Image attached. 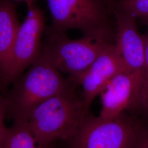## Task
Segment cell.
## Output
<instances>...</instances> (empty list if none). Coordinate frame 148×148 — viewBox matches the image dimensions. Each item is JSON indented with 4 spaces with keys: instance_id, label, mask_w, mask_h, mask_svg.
Segmentation results:
<instances>
[{
    "instance_id": "obj_1",
    "label": "cell",
    "mask_w": 148,
    "mask_h": 148,
    "mask_svg": "<svg viewBox=\"0 0 148 148\" xmlns=\"http://www.w3.org/2000/svg\"><path fill=\"white\" fill-rule=\"evenodd\" d=\"M73 87L70 79L39 57L4 96L6 119L28 120L40 104Z\"/></svg>"
},
{
    "instance_id": "obj_2",
    "label": "cell",
    "mask_w": 148,
    "mask_h": 148,
    "mask_svg": "<svg viewBox=\"0 0 148 148\" xmlns=\"http://www.w3.org/2000/svg\"><path fill=\"white\" fill-rule=\"evenodd\" d=\"M85 114L82 98L73 86L37 106L28 121L38 143L50 148L58 141L66 142L73 137Z\"/></svg>"
},
{
    "instance_id": "obj_3",
    "label": "cell",
    "mask_w": 148,
    "mask_h": 148,
    "mask_svg": "<svg viewBox=\"0 0 148 148\" xmlns=\"http://www.w3.org/2000/svg\"><path fill=\"white\" fill-rule=\"evenodd\" d=\"M42 44L40 57L61 73L68 75L73 82L91 65L99 54L112 42V37L104 35H84L71 39L66 32L49 28Z\"/></svg>"
},
{
    "instance_id": "obj_4",
    "label": "cell",
    "mask_w": 148,
    "mask_h": 148,
    "mask_svg": "<svg viewBox=\"0 0 148 148\" xmlns=\"http://www.w3.org/2000/svg\"><path fill=\"white\" fill-rule=\"evenodd\" d=\"M52 21L51 29L66 32L76 29L84 35L115 37L106 0H47Z\"/></svg>"
},
{
    "instance_id": "obj_5",
    "label": "cell",
    "mask_w": 148,
    "mask_h": 148,
    "mask_svg": "<svg viewBox=\"0 0 148 148\" xmlns=\"http://www.w3.org/2000/svg\"><path fill=\"white\" fill-rule=\"evenodd\" d=\"M142 130L125 113L109 120L85 114L69 148H134Z\"/></svg>"
},
{
    "instance_id": "obj_6",
    "label": "cell",
    "mask_w": 148,
    "mask_h": 148,
    "mask_svg": "<svg viewBox=\"0 0 148 148\" xmlns=\"http://www.w3.org/2000/svg\"><path fill=\"white\" fill-rule=\"evenodd\" d=\"M45 30V16L36 4L27 7V16L20 24L11 52L8 70L0 84L5 95L10 87L39 58Z\"/></svg>"
},
{
    "instance_id": "obj_7",
    "label": "cell",
    "mask_w": 148,
    "mask_h": 148,
    "mask_svg": "<svg viewBox=\"0 0 148 148\" xmlns=\"http://www.w3.org/2000/svg\"><path fill=\"white\" fill-rule=\"evenodd\" d=\"M143 79V75L126 70L117 74L101 91V107L98 117L112 119L140 106Z\"/></svg>"
},
{
    "instance_id": "obj_8",
    "label": "cell",
    "mask_w": 148,
    "mask_h": 148,
    "mask_svg": "<svg viewBox=\"0 0 148 148\" xmlns=\"http://www.w3.org/2000/svg\"><path fill=\"white\" fill-rule=\"evenodd\" d=\"M126 70L115 43L108 46L85 72L73 82L80 85L85 114L95 98L117 74Z\"/></svg>"
},
{
    "instance_id": "obj_9",
    "label": "cell",
    "mask_w": 148,
    "mask_h": 148,
    "mask_svg": "<svg viewBox=\"0 0 148 148\" xmlns=\"http://www.w3.org/2000/svg\"><path fill=\"white\" fill-rule=\"evenodd\" d=\"M116 29L114 43L126 71L143 75L145 58L144 36L138 32L136 18L114 10Z\"/></svg>"
},
{
    "instance_id": "obj_10",
    "label": "cell",
    "mask_w": 148,
    "mask_h": 148,
    "mask_svg": "<svg viewBox=\"0 0 148 148\" xmlns=\"http://www.w3.org/2000/svg\"><path fill=\"white\" fill-rule=\"evenodd\" d=\"M19 25L15 2L0 0V84L8 70Z\"/></svg>"
},
{
    "instance_id": "obj_11",
    "label": "cell",
    "mask_w": 148,
    "mask_h": 148,
    "mask_svg": "<svg viewBox=\"0 0 148 148\" xmlns=\"http://www.w3.org/2000/svg\"><path fill=\"white\" fill-rule=\"evenodd\" d=\"M1 148H44L36 140L28 120H16L7 127Z\"/></svg>"
},
{
    "instance_id": "obj_12",
    "label": "cell",
    "mask_w": 148,
    "mask_h": 148,
    "mask_svg": "<svg viewBox=\"0 0 148 148\" xmlns=\"http://www.w3.org/2000/svg\"><path fill=\"white\" fill-rule=\"evenodd\" d=\"M137 18L148 17V0H114L112 10Z\"/></svg>"
},
{
    "instance_id": "obj_13",
    "label": "cell",
    "mask_w": 148,
    "mask_h": 148,
    "mask_svg": "<svg viewBox=\"0 0 148 148\" xmlns=\"http://www.w3.org/2000/svg\"><path fill=\"white\" fill-rule=\"evenodd\" d=\"M144 38L145 45V58L140 106L148 112V32L144 35Z\"/></svg>"
},
{
    "instance_id": "obj_14",
    "label": "cell",
    "mask_w": 148,
    "mask_h": 148,
    "mask_svg": "<svg viewBox=\"0 0 148 148\" xmlns=\"http://www.w3.org/2000/svg\"><path fill=\"white\" fill-rule=\"evenodd\" d=\"M5 119L6 110L5 97L0 93V148H1L7 127L5 126Z\"/></svg>"
},
{
    "instance_id": "obj_15",
    "label": "cell",
    "mask_w": 148,
    "mask_h": 148,
    "mask_svg": "<svg viewBox=\"0 0 148 148\" xmlns=\"http://www.w3.org/2000/svg\"><path fill=\"white\" fill-rule=\"evenodd\" d=\"M134 148H148V133L142 131Z\"/></svg>"
},
{
    "instance_id": "obj_16",
    "label": "cell",
    "mask_w": 148,
    "mask_h": 148,
    "mask_svg": "<svg viewBox=\"0 0 148 148\" xmlns=\"http://www.w3.org/2000/svg\"><path fill=\"white\" fill-rule=\"evenodd\" d=\"M14 2H24L27 5V7L36 4L37 0H12Z\"/></svg>"
},
{
    "instance_id": "obj_17",
    "label": "cell",
    "mask_w": 148,
    "mask_h": 148,
    "mask_svg": "<svg viewBox=\"0 0 148 148\" xmlns=\"http://www.w3.org/2000/svg\"><path fill=\"white\" fill-rule=\"evenodd\" d=\"M143 19L144 20V21H145V23L146 24V25H147L148 29V17L145 18H143Z\"/></svg>"
},
{
    "instance_id": "obj_18",
    "label": "cell",
    "mask_w": 148,
    "mask_h": 148,
    "mask_svg": "<svg viewBox=\"0 0 148 148\" xmlns=\"http://www.w3.org/2000/svg\"><path fill=\"white\" fill-rule=\"evenodd\" d=\"M53 148H56V146H54V147H53Z\"/></svg>"
}]
</instances>
